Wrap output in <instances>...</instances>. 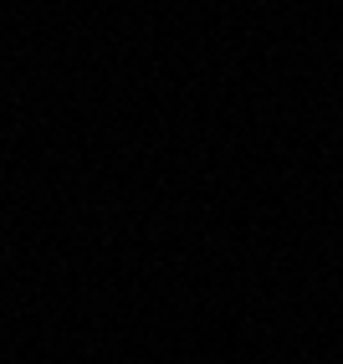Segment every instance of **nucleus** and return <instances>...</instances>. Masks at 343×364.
<instances>
[]
</instances>
